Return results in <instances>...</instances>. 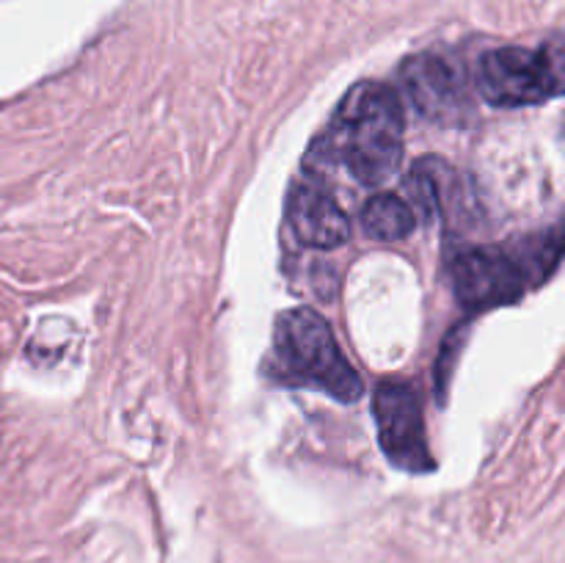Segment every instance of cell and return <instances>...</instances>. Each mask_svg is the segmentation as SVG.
<instances>
[{
	"label": "cell",
	"mask_w": 565,
	"mask_h": 563,
	"mask_svg": "<svg viewBox=\"0 0 565 563\" xmlns=\"http://www.w3.org/2000/svg\"><path fill=\"white\" fill-rule=\"evenodd\" d=\"M406 116L392 86L364 81L345 94L329 130V149L362 185H381L397 171Z\"/></svg>",
	"instance_id": "cell-1"
},
{
	"label": "cell",
	"mask_w": 565,
	"mask_h": 563,
	"mask_svg": "<svg viewBox=\"0 0 565 563\" xmlns=\"http://www.w3.org/2000/svg\"><path fill=\"white\" fill-rule=\"evenodd\" d=\"M401 83L414 110L428 121L456 125L467 114V92L456 66L434 53L414 55L403 64Z\"/></svg>",
	"instance_id": "cell-6"
},
{
	"label": "cell",
	"mask_w": 565,
	"mask_h": 563,
	"mask_svg": "<svg viewBox=\"0 0 565 563\" xmlns=\"http://www.w3.org/2000/svg\"><path fill=\"white\" fill-rule=\"evenodd\" d=\"M561 263V230L533 235L516 248L463 246L450 257V282L458 301L472 312L508 307L541 285Z\"/></svg>",
	"instance_id": "cell-2"
},
{
	"label": "cell",
	"mask_w": 565,
	"mask_h": 563,
	"mask_svg": "<svg viewBox=\"0 0 565 563\" xmlns=\"http://www.w3.org/2000/svg\"><path fill=\"white\" fill-rule=\"evenodd\" d=\"M362 224L375 241H401L417 224V213L406 199L395 193H379L362 210Z\"/></svg>",
	"instance_id": "cell-8"
},
{
	"label": "cell",
	"mask_w": 565,
	"mask_h": 563,
	"mask_svg": "<svg viewBox=\"0 0 565 563\" xmlns=\"http://www.w3.org/2000/svg\"><path fill=\"white\" fill-rule=\"evenodd\" d=\"M478 88L497 108L541 105L561 94V70L546 50L500 47L480 59Z\"/></svg>",
	"instance_id": "cell-4"
},
{
	"label": "cell",
	"mask_w": 565,
	"mask_h": 563,
	"mask_svg": "<svg viewBox=\"0 0 565 563\" xmlns=\"http://www.w3.org/2000/svg\"><path fill=\"white\" fill-rule=\"evenodd\" d=\"M287 221L303 246L312 248H337L351 235L345 210L326 188L315 182H301L292 191L287 204Z\"/></svg>",
	"instance_id": "cell-7"
},
{
	"label": "cell",
	"mask_w": 565,
	"mask_h": 563,
	"mask_svg": "<svg viewBox=\"0 0 565 563\" xmlns=\"http://www.w3.org/2000/svg\"><path fill=\"white\" fill-rule=\"evenodd\" d=\"M270 373L290 386H309L340 403L362 397L356 370L342 357L331 326L315 309H287L276 318L270 346Z\"/></svg>",
	"instance_id": "cell-3"
},
{
	"label": "cell",
	"mask_w": 565,
	"mask_h": 563,
	"mask_svg": "<svg viewBox=\"0 0 565 563\" xmlns=\"http://www.w3.org/2000/svg\"><path fill=\"white\" fill-rule=\"evenodd\" d=\"M375 428L384 456L403 472H430L436 467L425 436V419L419 397L412 384L384 381L373 395Z\"/></svg>",
	"instance_id": "cell-5"
}]
</instances>
